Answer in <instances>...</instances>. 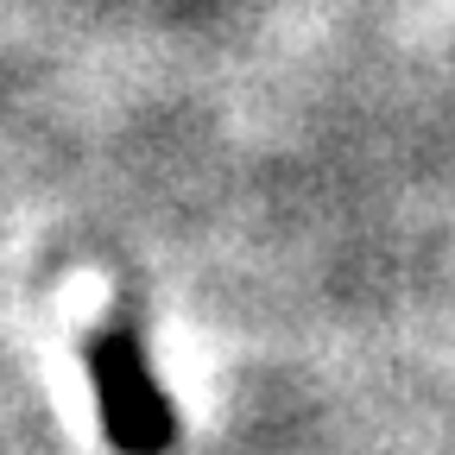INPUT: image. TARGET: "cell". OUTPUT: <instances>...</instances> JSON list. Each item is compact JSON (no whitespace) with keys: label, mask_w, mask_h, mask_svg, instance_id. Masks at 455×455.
<instances>
[{"label":"cell","mask_w":455,"mask_h":455,"mask_svg":"<svg viewBox=\"0 0 455 455\" xmlns=\"http://www.w3.org/2000/svg\"><path fill=\"white\" fill-rule=\"evenodd\" d=\"M89 379H95V405H101V430L121 455H164L178 436L171 398L152 379L133 329H101L89 335Z\"/></svg>","instance_id":"cell-1"}]
</instances>
